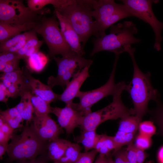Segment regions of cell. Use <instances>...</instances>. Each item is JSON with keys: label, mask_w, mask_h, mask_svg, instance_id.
I'll return each instance as SVG.
<instances>
[{"label": "cell", "mask_w": 163, "mask_h": 163, "mask_svg": "<svg viewBox=\"0 0 163 163\" xmlns=\"http://www.w3.org/2000/svg\"><path fill=\"white\" fill-rule=\"evenodd\" d=\"M115 149L113 136H108L105 134L100 135L94 149L99 154L104 156L107 155L110 153L111 151H114Z\"/></svg>", "instance_id": "cb8c5ba5"}, {"label": "cell", "mask_w": 163, "mask_h": 163, "mask_svg": "<svg viewBox=\"0 0 163 163\" xmlns=\"http://www.w3.org/2000/svg\"><path fill=\"white\" fill-rule=\"evenodd\" d=\"M119 55H115L113 69L107 82L100 87L86 91H80L77 97L79 99L78 103H73L71 107L78 111L83 116L91 112V107L95 104L107 96L114 94L119 85L115 82V71Z\"/></svg>", "instance_id": "9c48e42d"}, {"label": "cell", "mask_w": 163, "mask_h": 163, "mask_svg": "<svg viewBox=\"0 0 163 163\" xmlns=\"http://www.w3.org/2000/svg\"><path fill=\"white\" fill-rule=\"evenodd\" d=\"M31 94L30 91L25 92L21 97L20 102L15 106L26 122H31L34 116V110L31 101Z\"/></svg>", "instance_id": "d6986e66"}, {"label": "cell", "mask_w": 163, "mask_h": 163, "mask_svg": "<svg viewBox=\"0 0 163 163\" xmlns=\"http://www.w3.org/2000/svg\"><path fill=\"white\" fill-rule=\"evenodd\" d=\"M136 152L137 163H143L147 157L146 153L144 150L138 148L136 146Z\"/></svg>", "instance_id": "b9f144b4"}, {"label": "cell", "mask_w": 163, "mask_h": 163, "mask_svg": "<svg viewBox=\"0 0 163 163\" xmlns=\"http://www.w3.org/2000/svg\"><path fill=\"white\" fill-rule=\"evenodd\" d=\"M124 159L125 162V163H130L129 161L128 160L126 155L125 149V150L124 152Z\"/></svg>", "instance_id": "816d5d0a"}, {"label": "cell", "mask_w": 163, "mask_h": 163, "mask_svg": "<svg viewBox=\"0 0 163 163\" xmlns=\"http://www.w3.org/2000/svg\"><path fill=\"white\" fill-rule=\"evenodd\" d=\"M53 58L58 68L57 77L66 75L73 78L85 67L91 66L93 62L92 60L76 54L62 57L54 56Z\"/></svg>", "instance_id": "8fae6325"}, {"label": "cell", "mask_w": 163, "mask_h": 163, "mask_svg": "<svg viewBox=\"0 0 163 163\" xmlns=\"http://www.w3.org/2000/svg\"><path fill=\"white\" fill-rule=\"evenodd\" d=\"M158 159L159 163H163V146L159 150L158 153Z\"/></svg>", "instance_id": "7dc6e473"}, {"label": "cell", "mask_w": 163, "mask_h": 163, "mask_svg": "<svg viewBox=\"0 0 163 163\" xmlns=\"http://www.w3.org/2000/svg\"><path fill=\"white\" fill-rule=\"evenodd\" d=\"M136 133H126L118 130L115 135L113 136L116 149L113 153L122 148L125 145L133 142L136 137Z\"/></svg>", "instance_id": "4dcf8cb0"}, {"label": "cell", "mask_w": 163, "mask_h": 163, "mask_svg": "<svg viewBox=\"0 0 163 163\" xmlns=\"http://www.w3.org/2000/svg\"><path fill=\"white\" fill-rule=\"evenodd\" d=\"M40 163H46L44 161H43L42 160H41L40 161Z\"/></svg>", "instance_id": "f5cc1de1"}, {"label": "cell", "mask_w": 163, "mask_h": 163, "mask_svg": "<svg viewBox=\"0 0 163 163\" xmlns=\"http://www.w3.org/2000/svg\"><path fill=\"white\" fill-rule=\"evenodd\" d=\"M32 122L38 135L49 142L59 138V136L63 133V128L49 114L34 116Z\"/></svg>", "instance_id": "7c38bea8"}, {"label": "cell", "mask_w": 163, "mask_h": 163, "mask_svg": "<svg viewBox=\"0 0 163 163\" xmlns=\"http://www.w3.org/2000/svg\"><path fill=\"white\" fill-rule=\"evenodd\" d=\"M106 163H115L112 158L110 153L106 156Z\"/></svg>", "instance_id": "f907efd6"}, {"label": "cell", "mask_w": 163, "mask_h": 163, "mask_svg": "<svg viewBox=\"0 0 163 163\" xmlns=\"http://www.w3.org/2000/svg\"><path fill=\"white\" fill-rule=\"evenodd\" d=\"M27 83L31 93L50 104L59 101L60 94L55 93L52 87L42 83L32 76L27 71L26 72Z\"/></svg>", "instance_id": "2e32d148"}, {"label": "cell", "mask_w": 163, "mask_h": 163, "mask_svg": "<svg viewBox=\"0 0 163 163\" xmlns=\"http://www.w3.org/2000/svg\"><path fill=\"white\" fill-rule=\"evenodd\" d=\"M57 19L55 15L50 17L44 16L33 29L43 37L51 58L57 55L65 57L75 54L64 38Z\"/></svg>", "instance_id": "52a82bcc"}, {"label": "cell", "mask_w": 163, "mask_h": 163, "mask_svg": "<svg viewBox=\"0 0 163 163\" xmlns=\"http://www.w3.org/2000/svg\"><path fill=\"white\" fill-rule=\"evenodd\" d=\"M125 52L130 55L133 67L132 79L125 90L129 94L134 105V114L141 121L149 110L148 106L151 100L156 101L158 98L157 91L152 85L150 74L143 73L139 68L134 56L135 48L131 45L124 46Z\"/></svg>", "instance_id": "6da1fadb"}, {"label": "cell", "mask_w": 163, "mask_h": 163, "mask_svg": "<svg viewBox=\"0 0 163 163\" xmlns=\"http://www.w3.org/2000/svg\"><path fill=\"white\" fill-rule=\"evenodd\" d=\"M11 139L7 152L10 162L35 160L46 154L49 142L38 135L32 122H26L21 133L13 134Z\"/></svg>", "instance_id": "7a4b0ae2"}, {"label": "cell", "mask_w": 163, "mask_h": 163, "mask_svg": "<svg viewBox=\"0 0 163 163\" xmlns=\"http://www.w3.org/2000/svg\"><path fill=\"white\" fill-rule=\"evenodd\" d=\"M51 113L56 117L59 125L68 135L73 133L75 128L80 126L83 116L71 106L52 107Z\"/></svg>", "instance_id": "4fadbf2b"}, {"label": "cell", "mask_w": 163, "mask_h": 163, "mask_svg": "<svg viewBox=\"0 0 163 163\" xmlns=\"http://www.w3.org/2000/svg\"><path fill=\"white\" fill-rule=\"evenodd\" d=\"M19 61L20 60H18L7 63L2 72L7 73L21 69L19 67Z\"/></svg>", "instance_id": "74e56055"}, {"label": "cell", "mask_w": 163, "mask_h": 163, "mask_svg": "<svg viewBox=\"0 0 163 163\" xmlns=\"http://www.w3.org/2000/svg\"><path fill=\"white\" fill-rule=\"evenodd\" d=\"M26 61L29 69L33 72H40L47 64L48 58L43 53L38 51L31 54Z\"/></svg>", "instance_id": "7402d4cb"}, {"label": "cell", "mask_w": 163, "mask_h": 163, "mask_svg": "<svg viewBox=\"0 0 163 163\" xmlns=\"http://www.w3.org/2000/svg\"><path fill=\"white\" fill-rule=\"evenodd\" d=\"M31 101L34 110V116H40L49 114L51 112L50 104L31 93Z\"/></svg>", "instance_id": "f546056e"}, {"label": "cell", "mask_w": 163, "mask_h": 163, "mask_svg": "<svg viewBox=\"0 0 163 163\" xmlns=\"http://www.w3.org/2000/svg\"><path fill=\"white\" fill-rule=\"evenodd\" d=\"M100 136L96 130H82L80 134L74 139L77 143H81L83 146L85 152L94 149Z\"/></svg>", "instance_id": "ffe728a7"}, {"label": "cell", "mask_w": 163, "mask_h": 163, "mask_svg": "<svg viewBox=\"0 0 163 163\" xmlns=\"http://www.w3.org/2000/svg\"><path fill=\"white\" fill-rule=\"evenodd\" d=\"M53 13L59 22L64 38L72 51L75 54L83 56L85 53L82 49L81 40L77 33L66 18L55 10Z\"/></svg>", "instance_id": "5bb4252c"}, {"label": "cell", "mask_w": 163, "mask_h": 163, "mask_svg": "<svg viewBox=\"0 0 163 163\" xmlns=\"http://www.w3.org/2000/svg\"><path fill=\"white\" fill-rule=\"evenodd\" d=\"M146 163H154V162L153 161H148L146 162Z\"/></svg>", "instance_id": "db71d44e"}, {"label": "cell", "mask_w": 163, "mask_h": 163, "mask_svg": "<svg viewBox=\"0 0 163 163\" xmlns=\"http://www.w3.org/2000/svg\"><path fill=\"white\" fill-rule=\"evenodd\" d=\"M91 66L85 67L74 76L66 85L63 93L60 94L59 101L65 102L66 106H71L73 103V100L80 91L82 85L90 76L89 69Z\"/></svg>", "instance_id": "9a60e30c"}, {"label": "cell", "mask_w": 163, "mask_h": 163, "mask_svg": "<svg viewBox=\"0 0 163 163\" xmlns=\"http://www.w3.org/2000/svg\"><path fill=\"white\" fill-rule=\"evenodd\" d=\"M37 22L29 23L22 25L0 22V44L21 34L22 32L28 31L34 29Z\"/></svg>", "instance_id": "e0dca14e"}, {"label": "cell", "mask_w": 163, "mask_h": 163, "mask_svg": "<svg viewBox=\"0 0 163 163\" xmlns=\"http://www.w3.org/2000/svg\"><path fill=\"white\" fill-rule=\"evenodd\" d=\"M138 31L136 24L132 21H125L112 25L110 27L109 34L102 37L92 38L94 48L91 55L104 51L119 55L125 52V46L138 43L141 41L134 36Z\"/></svg>", "instance_id": "277c9868"}, {"label": "cell", "mask_w": 163, "mask_h": 163, "mask_svg": "<svg viewBox=\"0 0 163 163\" xmlns=\"http://www.w3.org/2000/svg\"><path fill=\"white\" fill-rule=\"evenodd\" d=\"M151 121H145L141 122L139 125L138 129L139 133L151 137L156 133V127Z\"/></svg>", "instance_id": "d6a6232c"}, {"label": "cell", "mask_w": 163, "mask_h": 163, "mask_svg": "<svg viewBox=\"0 0 163 163\" xmlns=\"http://www.w3.org/2000/svg\"><path fill=\"white\" fill-rule=\"evenodd\" d=\"M125 149L122 148L113 153L112 155L114 158L115 163H125L124 159V152Z\"/></svg>", "instance_id": "60d3db41"}, {"label": "cell", "mask_w": 163, "mask_h": 163, "mask_svg": "<svg viewBox=\"0 0 163 163\" xmlns=\"http://www.w3.org/2000/svg\"><path fill=\"white\" fill-rule=\"evenodd\" d=\"M54 163H57V162H54Z\"/></svg>", "instance_id": "11a10c76"}, {"label": "cell", "mask_w": 163, "mask_h": 163, "mask_svg": "<svg viewBox=\"0 0 163 163\" xmlns=\"http://www.w3.org/2000/svg\"><path fill=\"white\" fill-rule=\"evenodd\" d=\"M152 142L151 137L139 133L135 137L134 144L136 147L144 150L151 146Z\"/></svg>", "instance_id": "836d02e7"}, {"label": "cell", "mask_w": 163, "mask_h": 163, "mask_svg": "<svg viewBox=\"0 0 163 163\" xmlns=\"http://www.w3.org/2000/svg\"><path fill=\"white\" fill-rule=\"evenodd\" d=\"M0 117L14 130L23 126L24 120L15 107L1 110Z\"/></svg>", "instance_id": "44dd1931"}, {"label": "cell", "mask_w": 163, "mask_h": 163, "mask_svg": "<svg viewBox=\"0 0 163 163\" xmlns=\"http://www.w3.org/2000/svg\"><path fill=\"white\" fill-rule=\"evenodd\" d=\"M82 147L78 144L71 142L64 155L58 161V163H75L81 153Z\"/></svg>", "instance_id": "83f0119b"}, {"label": "cell", "mask_w": 163, "mask_h": 163, "mask_svg": "<svg viewBox=\"0 0 163 163\" xmlns=\"http://www.w3.org/2000/svg\"><path fill=\"white\" fill-rule=\"evenodd\" d=\"M36 32L32 29L22 34L17 35L0 44V53L6 51L12 46L20 42L37 37Z\"/></svg>", "instance_id": "f1b7e54d"}, {"label": "cell", "mask_w": 163, "mask_h": 163, "mask_svg": "<svg viewBox=\"0 0 163 163\" xmlns=\"http://www.w3.org/2000/svg\"><path fill=\"white\" fill-rule=\"evenodd\" d=\"M37 37L29 39L24 45L16 53L20 59L26 60L32 54L37 52L43 43Z\"/></svg>", "instance_id": "603a6c76"}, {"label": "cell", "mask_w": 163, "mask_h": 163, "mask_svg": "<svg viewBox=\"0 0 163 163\" xmlns=\"http://www.w3.org/2000/svg\"><path fill=\"white\" fill-rule=\"evenodd\" d=\"M156 102V107L149 110L148 113L150 115V121L158 127V130L155 134L163 137V104L159 99Z\"/></svg>", "instance_id": "484cf974"}, {"label": "cell", "mask_w": 163, "mask_h": 163, "mask_svg": "<svg viewBox=\"0 0 163 163\" xmlns=\"http://www.w3.org/2000/svg\"><path fill=\"white\" fill-rule=\"evenodd\" d=\"M12 136L8 135L0 130V143H8Z\"/></svg>", "instance_id": "ee69618b"}, {"label": "cell", "mask_w": 163, "mask_h": 163, "mask_svg": "<svg viewBox=\"0 0 163 163\" xmlns=\"http://www.w3.org/2000/svg\"><path fill=\"white\" fill-rule=\"evenodd\" d=\"M26 71L19 69L7 73H3L1 75L0 79H5L12 84L18 83L27 80Z\"/></svg>", "instance_id": "1f68e13d"}, {"label": "cell", "mask_w": 163, "mask_h": 163, "mask_svg": "<svg viewBox=\"0 0 163 163\" xmlns=\"http://www.w3.org/2000/svg\"><path fill=\"white\" fill-rule=\"evenodd\" d=\"M93 10V0H72L63 7L54 8L67 19L77 33L84 51L88 40L95 34Z\"/></svg>", "instance_id": "3957f363"}, {"label": "cell", "mask_w": 163, "mask_h": 163, "mask_svg": "<svg viewBox=\"0 0 163 163\" xmlns=\"http://www.w3.org/2000/svg\"><path fill=\"white\" fill-rule=\"evenodd\" d=\"M106 156H104L99 154L94 163H106Z\"/></svg>", "instance_id": "bcb514c9"}, {"label": "cell", "mask_w": 163, "mask_h": 163, "mask_svg": "<svg viewBox=\"0 0 163 163\" xmlns=\"http://www.w3.org/2000/svg\"><path fill=\"white\" fill-rule=\"evenodd\" d=\"M141 122L135 116L124 117L121 119L118 130L126 133H136Z\"/></svg>", "instance_id": "4316f807"}, {"label": "cell", "mask_w": 163, "mask_h": 163, "mask_svg": "<svg viewBox=\"0 0 163 163\" xmlns=\"http://www.w3.org/2000/svg\"><path fill=\"white\" fill-rule=\"evenodd\" d=\"M41 160L36 159L34 161H16L14 163H40Z\"/></svg>", "instance_id": "681fc988"}, {"label": "cell", "mask_w": 163, "mask_h": 163, "mask_svg": "<svg viewBox=\"0 0 163 163\" xmlns=\"http://www.w3.org/2000/svg\"><path fill=\"white\" fill-rule=\"evenodd\" d=\"M98 152L94 149L90 151L81 153L75 163H93Z\"/></svg>", "instance_id": "d590c367"}, {"label": "cell", "mask_w": 163, "mask_h": 163, "mask_svg": "<svg viewBox=\"0 0 163 163\" xmlns=\"http://www.w3.org/2000/svg\"><path fill=\"white\" fill-rule=\"evenodd\" d=\"M72 0H28V7L31 9L37 11L43 8L48 5H52L54 8L63 7L70 3Z\"/></svg>", "instance_id": "d4e9b609"}, {"label": "cell", "mask_w": 163, "mask_h": 163, "mask_svg": "<svg viewBox=\"0 0 163 163\" xmlns=\"http://www.w3.org/2000/svg\"><path fill=\"white\" fill-rule=\"evenodd\" d=\"M10 97H11V94L8 88L0 82V101L6 103L8 98Z\"/></svg>", "instance_id": "f35d334b"}, {"label": "cell", "mask_w": 163, "mask_h": 163, "mask_svg": "<svg viewBox=\"0 0 163 163\" xmlns=\"http://www.w3.org/2000/svg\"><path fill=\"white\" fill-rule=\"evenodd\" d=\"M50 12L46 8L33 10L21 0H0V22L2 23L22 25L37 22Z\"/></svg>", "instance_id": "ba28073f"}, {"label": "cell", "mask_w": 163, "mask_h": 163, "mask_svg": "<svg viewBox=\"0 0 163 163\" xmlns=\"http://www.w3.org/2000/svg\"><path fill=\"white\" fill-rule=\"evenodd\" d=\"M8 143H0V159L2 160L3 155L8 150Z\"/></svg>", "instance_id": "f6af8a7d"}, {"label": "cell", "mask_w": 163, "mask_h": 163, "mask_svg": "<svg viewBox=\"0 0 163 163\" xmlns=\"http://www.w3.org/2000/svg\"><path fill=\"white\" fill-rule=\"evenodd\" d=\"M1 82L8 88L12 84L11 82L8 81L3 78L0 79Z\"/></svg>", "instance_id": "c3c4849f"}, {"label": "cell", "mask_w": 163, "mask_h": 163, "mask_svg": "<svg viewBox=\"0 0 163 163\" xmlns=\"http://www.w3.org/2000/svg\"><path fill=\"white\" fill-rule=\"evenodd\" d=\"M93 7L96 38L106 35V30L117 21L133 17L124 4L116 3L113 0H93Z\"/></svg>", "instance_id": "8992f818"}, {"label": "cell", "mask_w": 163, "mask_h": 163, "mask_svg": "<svg viewBox=\"0 0 163 163\" xmlns=\"http://www.w3.org/2000/svg\"><path fill=\"white\" fill-rule=\"evenodd\" d=\"M121 1L128 8L133 17L142 20L151 26L155 35L154 48L157 51H159L162 39L161 32L163 29V23L157 19L152 9V4L158 3L159 1L122 0Z\"/></svg>", "instance_id": "30bf717a"}, {"label": "cell", "mask_w": 163, "mask_h": 163, "mask_svg": "<svg viewBox=\"0 0 163 163\" xmlns=\"http://www.w3.org/2000/svg\"><path fill=\"white\" fill-rule=\"evenodd\" d=\"M29 39L25 40L20 42L16 45L8 49L5 52L16 53L19 50L23 47Z\"/></svg>", "instance_id": "7bdbcfd3"}, {"label": "cell", "mask_w": 163, "mask_h": 163, "mask_svg": "<svg viewBox=\"0 0 163 163\" xmlns=\"http://www.w3.org/2000/svg\"><path fill=\"white\" fill-rule=\"evenodd\" d=\"M126 157L130 163H137L136 146L133 142L127 145L125 149Z\"/></svg>", "instance_id": "8d00e7d4"}, {"label": "cell", "mask_w": 163, "mask_h": 163, "mask_svg": "<svg viewBox=\"0 0 163 163\" xmlns=\"http://www.w3.org/2000/svg\"><path fill=\"white\" fill-rule=\"evenodd\" d=\"M126 85L124 81L119 82L118 87L113 96L111 103L100 110L91 112L82 117L79 126L82 130H96L100 124L106 121L121 119L134 115L133 108H128L121 99V94L125 90Z\"/></svg>", "instance_id": "5b68a950"}, {"label": "cell", "mask_w": 163, "mask_h": 163, "mask_svg": "<svg viewBox=\"0 0 163 163\" xmlns=\"http://www.w3.org/2000/svg\"><path fill=\"white\" fill-rule=\"evenodd\" d=\"M14 129L6 123L1 118H0V130L4 133L12 136Z\"/></svg>", "instance_id": "ab89813d"}, {"label": "cell", "mask_w": 163, "mask_h": 163, "mask_svg": "<svg viewBox=\"0 0 163 163\" xmlns=\"http://www.w3.org/2000/svg\"><path fill=\"white\" fill-rule=\"evenodd\" d=\"M20 59L16 53L7 51L1 53L0 54V72H2L7 63Z\"/></svg>", "instance_id": "e575fe53"}, {"label": "cell", "mask_w": 163, "mask_h": 163, "mask_svg": "<svg viewBox=\"0 0 163 163\" xmlns=\"http://www.w3.org/2000/svg\"><path fill=\"white\" fill-rule=\"evenodd\" d=\"M71 142L69 140L59 138L49 142L47 147L48 159L54 163L58 161Z\"/></svg>", "instance_id": "ac0fdd59"}]
</instances>
